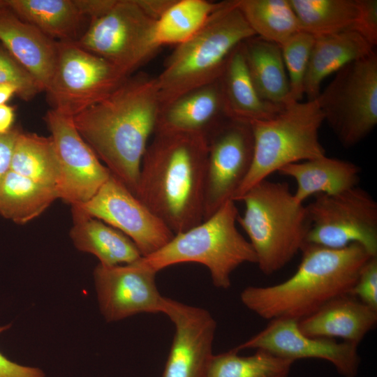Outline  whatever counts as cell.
Listing matches in <instances>:
<instances>
[{"label": "cell", "instance_id": "obj_1", "mask_svg": "<svg viewBox=\"0 0 377 377\" xmlns=\"http://www.w3.org/2000/svg\"><path fill=\"white\" fill-rule=\"evenodd\" d=\"M161 110L156 77L140 72L73 117L100 161L135 195L142 160Z\"/></svg>", "mask_w": 377, "mask_h": 377}, {"label": "cell", "instance_id": "obj_2", "mask_svg": "<svg viewBox=\"0 0 377 377\" xmlns=\"http://www.w3.org/2000/svg\"><path fill=\"white\" fill-rule=\"evenodd\" d=\"M208 137L156 130L143 156L136 196L175 235L204 218Z\"/></svg>", "mask_w": 377, "mask_h": 377}, {"label": "cell", "instance_id": "obj_3", "mask_svg": "<svg viewBox=\"0 0 377 377\" xmlns=\"http://www.w3.org/2000/svg\"><path fill=\"white\" fill-rule=\"evenodd\" d=\"M296 272L286 281L268 286H249L240 299L266 320H300L330 300L349 294L364 265L372 256L357 244L332 249L305 244Z\"/></svg>", "mask_w": 377, "mask_h": 377}, {"label": "cell", "instance_id": "obj_4", "mask_svg": "<svg viewBox=\"0 0 377 377\" xmlns=\"http://www.w3.org/2000/svg\"><path fill=\"white\" fill-rule=\"evenodd\" d=\"M253 36L237 0L222 1L191 38L176 46L156 76L161 108L191 90L218 80L232 51Z\"/></svg>", "mask_w": 377, "mask_h": 377}, {"label": "cell", "instance_id": "obj_5", "mask_svg": "<svg viewBox=\"0 0 377 377\" xmlns=\"http://www.w3.org/2000/svg\"><path fill=\"white\" fill-rule=\"evenodd\" d=\"M238 201L244 203L237 222L246 232L260 271L272 274L286 266L305 244L310 227L306 205L286 183L264 179Z\"/></svg>", "mask_w": 377, "mask_h": 377}, {"label": "cell", "instance_id": "obj_6", "mask_svg": "<svg viewBox=\"0 0 377 377\" xmlns=\"http://www.w3.org/2000/svg\"><path fill=\"white\" fill-rule=\"evenodd\" d=\"M235 202H225L209 218L174 237L157 251L138 262L157 273L175 264L200 263L209 271L213 284L228 289L231 274L241 265L256 263L249 241L238 230Z\"/></svg>", "mask_w": 377, "mask_h": 377}, {"label": "cell", "instance_id": "obj_7", "mask_svg": "<svg viewBox=\"0 0 377 377\" xmlns=\"http://www.w3.org/2000/svg\"><path fill=\"white\" fill-rule=\"evenodd\" d=\"M324 116L316 100L291 102L274 117L251 123L253 154L250 170L232 200L283 167L321 157L319 140Z\"/></svg>", "mask_w": 377, "mask_h": 377}, {"label": "cell", "instance_id": "obj_8", "mask_svg": "<svg viewBox=\"0 0 377 377\" xmlns=\"http://www.w3.org/2000/svg\"><path fill=\"white\" fill-rule=\"evenodd\" d=\"M315 100L343 147L361 142L377 124L376 52L340 69Z\"/></svg>", "mask_w": 377, "mask_h": 377}, {"label": "cell", "instance_id": "obj_9", "mask_svg": "<svg viewBox=\"0 0 377 377\" xmlns=\"http://www.w3.org/2000/svg\"><path fill=\"white\" fill-rule=\"evenodd\" d=\"M156 22L136 0H117L106 14L89 22L75 43L131 76L161 47L155 38Z\"/></svg>", "mask_w": 377, "mask_h": 377}, {"label": "cell", "instance_id": "obj_10", "mask_svg": "<svg viewBox=\"0 0 377 377\" xmlns=\"http://www.w3.org/2000/svg\"><path fill=\"white\" fill-rule=\"evenodd\" d=\"M306 205L310 227L305 244L341 249L357 244L377 256V202L358 186L319 194Z\"/></svg>", "mask_w": 377, "mask_h": 377}, {"label": "cell", "instance_id": "obj_11", "mask_svg": "<svg viewBox=\"0 0 377 377\" xmlns=\"http://www.w3.org/2000/svg\"><path fill=\"white\" fill-rule=\"evenodd\" d=\"M57 59L45 91L51 109L74 117L105 98L129 76L75 42H57Z\"/></svg>", "mask_w": 377, "mask_h": 377}, {"label": "cell", "instance_id": "obj_12", "mask_svg": "<svg viewBox=\"0 0 377 377\" xmlns=\"http://www.w3.org/2000/svg\"><path fill=\"white\" fill-rule=\"evenodd\" d=\"M207 137L203 220L232 200L250 170L253 154L249 123L226 119Z\"/></svg>", "mask_w": 377, "mask_h": 377}, {"label": "cell", "instance_id": "obj_13", "mask_svg": "<svg viewBox=\"0 0 377 377\" xmlns=\"http://www.w3.org/2000/svg\"><path fill=\"white\" fill-rule=\"evenodd\" d=\"M127 236L142 257L157 251L175 235L138 197L113 175L87 202L72 206Z\"/></svg>", "mask_w": 377, "mask_h": 377}, {"label": "cell", "instance_id": "obj_14", "mask_svg": "<svg viewBox=\"0 0 377 377\" xmlns=\"http://www.w3.org/2000/svg\"><path fill=\"white\" fill-rule=\"evenodd\" d=\"M44 120L59 161V199L71 207L83 204L96 193L111 172L82 138L73 117L50 109Z\"/></svg>", "mask_w": 377, "mask_h": 377}, {"label": "cell", "instance_id": "obj_15", "mask_svg": "<svg viewBox=\"0 0 377 377\" xmlns=\"http://www.w3.org/2000/svg\"><path fill=\"white\" fill-rule=\"evenodd\" d=\"M156 273L138 260L124 265L98 263L93 272L98 307L109 323L141 313H163L165 297L156 283Z\"/></svg>", "mask_w": 377, "mask_h": 377}, {"label": "cell", "instance_id": "obj_16", "mask_svg": "<svg viewBox=\"0 0 377 377\" xmlns=\"http://www.w3.org/2000/svg\"><path fill=\"white\" fill-rule=\"evenodd\" d=\"M357 346L348 341L307 336L300 330L298 320L276 318L235 349L263 350L293 362L320 359L330 362L343 377H355L360 364Z\"/></svg>", "mask_w": 377, "mask_h": 377}, {"label": "cell", "instance_id": "obj_17", "mask_svg": "<svg viewBox=\"0 0 377 377\" xmlns=\"http://www.w3.org/2000/svg\"><path fill=\"white\" fill-rule=\"evenodd\" d=\"M175 335L162 377H207L216 323L206 309L166 297Z\"/></svg>", "mask_w": 377, "mask_h": 377}, {"label": "cell", "instance_id": "obj_18", "mask_svg": "<svg viewBox=\"0 0 377 377\" xmlns=\"http://www.w3.org/2000/svg\"><path fill=\"white\" fill-rule=\"evenodd\" d=\"M0 43L45 91L56 66L57 41L21 20L6 6L0 7Z\"/></svg>", "mask_w": 377, "mask_h": 377}, {"label": "cell", "instance_id": "obj_19", "mask_svg": "<svg viewBox=\"0 0 377 377\" xmlns=\"http://www.w3.org/2000/svg\"><path fill=\"white\" fill-rule=\"evenodd\" d=\"M376 322L377 310L350 294H344L298 320V326L309 337L340 338L358 345Z\"/></svg>", "mask_w": 377, "mask_h": 377}, {"label": "cell", "instance_id": "obj_20", "mask_svg": "<svg viewBox=\"0 0 377 377\" xmlns=\"http://www.w3.org/2000/svg\"><path fill=\"white\" fill-rule=\"evenodd\" d=\"M219 81L228 119L250 124L269 119L285 106L267 102L259 96L248 71L242 43L230 55Z\"/></svg>", "mask_w": 377, "mask_h": 377}, {"label": "cell", "instance_id": "obj_21", "mask_svg": "<svg viewBox=\"0 0 377 377\" xmlns=\"http://www.w3.org/2000/svg\"><path fill=\"white\" fill-rule=\"evenodd\" d=\"M374 47L355 30L316 36L304 80L308 101L316 99L324 79L348 64L374 53Z\"/></svg>", "mask_w": 377, "mask_h": 377}, {"label": "cell", "instance_id": "obj_22", "mask_svg": "<svg viewBox=\"0 0 377 377\" xmlns=\"http://www.w3.org/2000/svg\"><path fill=\"white\" fill-rule=\"evenodd\" d=\"M226 119L218 80L191 90L163 107L155 131L173 130L208 134Z\"/></svg>", "mask_w": 377, "mask_h": 377}, {"label": "cell", "instance_id": "obj_23", "mask_svg": "<svg viewBox=\"0 0 377 377\" xmlns=\"http://www.w3.org/2000/svg\"><path fill=\"white\" fill-rule=\"evenodd\" d=\"M278 172L295 181L293 195L304 203L312 195H334L357 186L361 170L350 161L325 155L287 165Z\"/></svg>", "mask_w": 377, "mask_h": 377}, {"label": "cell", "instance_id": "obj_24", "mask_svg": "<svg viewBox=\"0 0 377 377\" xmlns=\"http://www.w3.org/2000/svg\"><path fill=\"white\" fill-rule=\"evenodd\" d=\"M71 210L70 237L80 251L94 255L105 266L130 264L142 257L135 244L118 230L75 208Z\"/></svg>", "mask_w": 377, "mask_h": 377}, {"label": "cell", "instance_id": "obj_25", "mask_svg": "<svg viewBox=\"0 0 377 377\" xmlns=\"http://www.w3.org/2000/svg\"><path fill=\"white\" fill-rule=\"evenodd\" d=\"M242 49L249 73L261 98L276 105L289 103V82L280 46L253 36L242 42Z\"/></svg>", "mask_w": 377, "mask_h": 377}, {"label": "cell", "instance_id": "obj_26", "mask_svg": "<svg viewBox=\"0 0 377 377\" xmlns=\"http://www.w3.org/2000/svg\"><path fill=\"white\" fill-rule=\"evenodd\" d=\"M6 6L55 41L75 42L82 36L85 18L73 0H6Z\"/></svg>", "mask_w": 377, "mask_h": 377}, {"label": "cell", "instance_id": "obj_27", "mask_svg": "<svg viewBox=\"0 0 377 377\" xmlns=\"http://www.w3.org/2000/svg\"><path fill=\"white\" fill-rule=\"evenodd\" d=\"M55 188L9 170L0 183V215L23 225L39 216L56 200Z\"/></svg>", "mask_w": 377, "mask_h": 377}, {"label": "cell", "instance_id": "obj_28", "mask_svg": "<svg viewBox=\"0 0 377 377\" xmlns=\"http://www.w3.org/2000/svg\"><path fill=\"white\" fill-rule=\"evenodd\" d=\"M10 170L57 190L60 165L52 137L21 131L14 145Z\"/></svg>", "mask_w": 377, "mask_h": 377}, {"label": "cell", "instance_id": "obj_29", "mask_svg": "<svg viewBox=\"0 0 377 377\" xmlns=\"http://www.w3.org/2000/svg\"><path fill=\"white\" fill-rule=\"evenodd\" d=\"M301 31L313 36L354 30L359 16L358 0H289Z\"/></svg>", "mask_w": 377, "mask_h": 377}, {"label": "cell", "instance_id": "obj_30", "mask_svg": "<svg viewBox=\"0 0 377 377\" xmlns=\"http://www.w3.org/2000/svg\"><path fill=\"white\" fill-rule=\"evenodd\" d=\"M237 5L256 36L279 46L301 31L289 0H237Z\"/></svg>", "mask_w": 377, "mask_h": 377}, {"label": "cell", "instance_id": "obj_31", "mask_svg": "<svg viewBox=\"0 0 377 377\" xmlns=\"http://www.w3.org/2000/svg\"><path fill=\"white\" fill-rule=\"evenodd\" d=\"M222 1L207 0H174L156 20L155 38L157 44L180 45L191 38L206 22Z\"/></svg>", "mask_w": 377, "mask_h": 377}, {"label": "cell", "instance_id": "obj_32", "mask_svg": "<svg viewBox=\"0 0 377 377\" xmlns=\"http://www.w3.org/2000/svg\"><path fill=\"white\" fill-rule=\"evenodd\" d=\"M236 349L213 355L207 377H288L295 362L263 350L244 356Z\"/></svg>", "mask_w": 377, "mask_h": 377}, {"label": "cell", "instance_id": "obj_33", "mask_svg": "<svg viewBox=\"0 0 377 377\" xmlns=\"http://www.w3.org/2000/svg\"><path fill=\"white\" fill-rule=\"evenodd\" d=\"M315 36L300 31L280 46L289 82V101H300Z\"/></svg>", "mask_w": 377, "mask_h": 377}, {"label": "cell", "instance_id": "obj_34", "mask_svg": "<svg viewBox=\"0 0 377 377\" xmlns=\"http://www.w3.org/2000/svg\"><path fill=\"white\" fill-rule=\"evenodd\" d=\"M0 84L15 87L16 95L29 101L43 88L38 81L0 43Z\"/></svg>", "mask_w": 377, "mask_h": 377}, {"label": "cell", "instance_id": "obj_35", "mask_svg": "<svg viewBox=\"0 0 377 377\" xmlns=\"http://www.w3.org/2000/svg\"><path fill=\"white\" fill-rule=\"evenodd\" d=\"M349 294L377 310V256L364 265Z\"/></svg>", "mask_w": 377, "mask_h": 377}, {"label": "cell", "instance_id": "obj_36", "mask_svg": "<svg viewBox=\"0 0 377 377\" xmlns=\"http://www.w3.org/2000/svg\"><path fill=\"white\" fill-rule=\"evenodd\" d=\"M359 16L354 30L374 47L377 44V1L358 0Z\"/></svg>", "mask_w": 377, "mask_h": 377}, {"label": "cell", "instance_id": "obj_37", "mask_svg": "<svg viewBox=\"0 0 377 377\" xmlns=\"http://www.w3.org/2000/svg\"><path fill=\"white\" fill-rule=\"evenodd\" d=\"M10 327V325L0 326V333ZM0 377H46V375L41 369L13 362L0 352Z\"/></svg>", "mask_w": 377, "mask_h": 377}, {"label": "cell", "instance_id": "obj_38", "mask_svg": "<svg viewBox=\"0 0 377 377\" xmlns=\"http://www.w3.org/2000/svg\"><path fill=\"white\" fill-rule=\"evenodd\" d=\"M21 129L13 127L8 133L0 134V183L10 170L11 156Z\"/></svg>", "mask_w": 377, "mask_h": 377}, {"label": "cell", "instance_id": "obj_39", "mask_svg": "<svg viewBox=\"0 0 377 377\" xmlns=\"http://www.w3.org/2000/svg\"><path fill=\"white\" fill-rule=\"evenodd\" d=\"M80 13L90 21L106 14L115 4L117 0H73Z\"/></svg>", "mask_w": 377, "mask_h": 377}, {"label": "cell", "instance_id": "obj_40", "mask_svg": "<svg viewBox=\"0 0 377 377\" xmlns=\"http://www.w3.org/2000/svg\"><path fill=\"white\" fill-rule=\"evenodd\" d=\"M136 1L146 14L156 21L174 0H136Z\"/></svg>", "mask_w": 377, "mask_h": 377}, {"label": "cell", "instance_id": "obj_41", "mask_svg": "<svg viewBox=\"0 0 377 377\" xmlns=\"http://www.w3.org/2000/svg\"><path fill=\"white\" fill-rule=\"evenodd\" d=\"M15 108L9 105H0V134H5L13 129L15 121Z\"/></svg>", "mask_w": 377, "mask_h": 377}, {"label": "cell", "instance_id": "obj_42", "mask_svg": "<svg viewBox=\"0 0 377 377\" xmlns=\"http://www.w3.org/2000/svg\"><path fill=\"white\" fill-rule=\"evenodd\" d=\"M16 93L17 90L15 87L10 84H0V105L6 104Z\"/></svg>", "mask_w": 377, "mask_h": 377}, {"label": "cell", "instance_id": "obj_43", "mask_svg": "<svg viewBox=\"0 0 377 377\" xmlns=\"http://www.w3.org/2000/svg\"><path fill=\"white\" fill-rule=\"evenodd\" d=\"M6 6V0H0V7Z\"/></svg>", "mask_w": 377, "mask_h": 377}]
</instances>
